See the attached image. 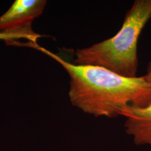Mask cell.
Masks as SVG:
<instances>
[{
    "mask_svg": "<svg viewBox=\"0 0 151 151\" xmlns=\"http://www.w3.org/2000/svg\"><path fill=\"white\" fill-rule=\"evenodd\" d=\"M35 49L65 68L70 77V103L85 113L111 118L127 106L151 103V85L143 76L127 77L99 66L75 65L39 45Z\"/></svg>",
    "mask_w": 151,
    "mask_h": 151,
    "instance_id": "1",
    "label": "cell"
},
{
    "mask_svg": "<svg viewBox=\"0 0 151 151\" xmlns=\"http://www.w3.org/2000/svg\"><path fill=\"white\" fill-rule=\"evenodd\" d=\"M151 19V0H135L119 32L103 42L78 49L73 63L99 66L124 77H137L138 41Z\"/></svg>",
    "mask_w": 151,
    "mask_h": 151,
    "instance_id": "2",
    "label": "cell"
},
{
    "mask_svg": "<svg viewBox=\"0 0 151 151\" xmlns=\"http://www.w3.org/2000/svg\"><path fill=\"white\" fill-rule=\"evenodd\" d=\"M46 4L45 0H16L0 16V32L32 30V21L42 14Z\"/></svg>",
    "mask_w": 151,
    "mask_h": 151,
    "instance_id": "3",
    "label": "cell"
},
{
    "mask_svg": "<svg viewBox=\"0 0 151 151\" xmlns=\"http://www.w3.org/2000/svg\"><path fill=\"white\" fill-rule=\"evenodd\" d=\"M120 116L125 119L126 133L135 145L151 146V103L145 106H127Z\"/></svg>",
    "mask_w": 151,
    "mask_h": 151,
    "instance_id": "4",
    "label": "cell"
},
{
    "mask_svg": "<svg viewBox=\"0 0 151 151\" xmlns=\"http://www.w3.org/2000/svg\"><path fill=\"white\" fill-rule=\"evenodd\" d=\"M44 37L38 33H35L30 30H17L12 32H0V40H4L10 44L20 45V43L17 41L24 39L27 40L28 43H30L34 45H38L37 41L39 38Z\"/></svg>",
    "mask_w": 151,
    "mask_h": 151,
    "instance_id": "5",
    "label": "cell"
},
{
    "mask_svg": "<svg viewBox=\"0 0 151 151\" xmlns=\"http://www.w3.org/2000/svg\"><path fill=\"white\" fill-rule=\"evenodd\" d=\"M143 76L145 77L146 81L151 85V60L147 65L146 75Z\"/></svg>",
    "mask_w": 151,
    "mask_h": 151,
    "instance_id": "6",
    "label": "cell"
}]
</instances>
